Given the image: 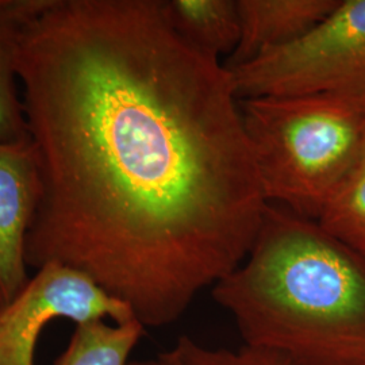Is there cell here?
<instances>
[{
  "label": "cell",
  "instance_id": "cell-1",
  "mask_svg": "<svg viewBox=\"0 0 365 365\" xmlns=\"http://www.w3.org/2000/svg\"><path fill=\"white\" fill-rule=\"evenodd\" d=\"M15 66L39 182L27 267L87 276L144 327L176 322L269 206L230 71L164 0H46Z\"/></svg>",
  "mask_w": 365,
  "mask_h": 365
},
{
  "label": "cell",
  "instance_id": "cell-2",
  "mask_svg": "<svg viewBox=\"0 0 365 365\" xmlns=\"http://www.w3.org/2000/svg\"><path fill=\"white\" fill-rule=\"evenodd\" d=\"M245 345L302 365H365V257L268 206L247 259L212 289Z\"/></svg>",
  "mask_w": 365,
  "mask_h": 365
},
{
  "label": "cell",
  "instance_id": "cell-3",
  "mask_svg": "<svg viewBox=\"0 0 365 365\" xmlns=\"http://www.w3.org/2000/svg\"><path fill=\"white\" fill-rule=\"evenodd\" d=\"M264 195L318 220L365 155V110L339 95L240 101Z\"/></svg>",
  "mask_w": 365,
  "mask_h": 365
},
{
  "label": "cell",
  "instance_id": "cell-4",
  "mask_svg": "<svg viewBox=\"0 0 365 365\" xmlns=\"http://www.w3.org/2000/svg\"><path fill=\"white\" fill-rule=\"evenodd\" d=\"M240 101L365 88V0H344L300 38L229 69Z\"/></svg>",
  "mask_w": 365,
  "mask_h": 365
},
{
  "label": "cell",
  "instance_id": "cell-5",
  "mask_svg": "<svg viewBox=\"0 0 365 365\" xmlns=\"http://www.w3.org/2000/svg\"><path fill=\"white\" fill-rule=\"evenodd\" d=\"M61 318L76 325L135 319L125 303L87 276L58 264H46L10 303L0 307V365H34L39 336Z\"/></svg>",
  "mask_w": 365,
  "mask_h": 365
},
{
  "label": "cell",
  "instance_id": "cell-6",
  "mask_svg": "<svg viewBox=\"0 0 365 365\" xmlns=\"http://www.w3.org/2000/svg\"><path fill=\"white\" fill-rule=\"evenodd\" d=\"M38 191L30 141L0 143V307L10 303L30 279L26 240Z\"/></svg>",
  "mask_w": 365,
  "mask_h": 365
},
{
  "label": "cell",
  "instance_id": "cell-7",
  "mask_svg": "<svg viewBox=\"0 0 365 365\" xmlns=\"http://www.w3.org/2000/svg\"><path fill=\"white\" fill-rule=\"evenodd\" d=\"M339 0H237L241 37L227 69L300 38L331 13Z\"/></svg>",
  "mask_w": 365,
  "mask_h": 365
},
{
  "label": "cell",
  "instance_id": "cell-8",
  "mask_svg": "<svg viewBox=\"0 0 365 365\" xmlns=\"http://www.w3.org/2000/svg\"><path fill=\"white\" fill-rule=\"evenodd\" d=\"M46 0H0V143L29 141L16 75V46L22 27Z\"/></svg>",
  "mask_w": 365,
  "mask_h": 365
},
{
  "label": "cell",
  "instance_id": "cell-9",
  "mask_svg": "<svg viewBox=\"0 0 365 365\" xmlns=\"http://www.w3.org/2000/svg\"><path fill=\"white\" fill-rule=\"evenodd\" d=\"M179 33L197 51L220 60L235 52L241 37L237 0H170Z\"/></svg>",
  "mask_w": 365,
  "mask_h": 365
},
{
  "label": "cell",
  "instance_id": "cell-10",
  "mask_svg": "<svg viewBox=\"0 0 365 365\" xmlns=\"http://www.w3.org/2000/svg\"><path fill=\"white\" fill-rule=\"evenodd\" d=\"M144 330L137 319L114 325L106 321L80 324L54 365H128Z\"/></svg>",
  "mask_w": 365,
  "mask_h": 365
},
{
  "label": "cell",
  "instance_id": "cell-11",
  "mask_svg": "<svg viewBox=\"0 0 365 365\" xmlns=\"http://www.w3.org/2000/svg\"><path fill=\"white\" fill-rule=\"evenodd\" d=\"M317 222L329 235L365 257V155Z\"/></svg>",
  "mask_w": 365,
  "mask_h": 365
},
{
  "label": "cell",
  "instance_id": "cell-12",
  "mask_svg": "<svg viewBox=\"0 0 365 365\" xmlns=\"http://www.w3.org/2000/svg\"><path fill=\"white\" fill-rule=\"evenodd\" d=\"M157 360L161 365H302L283 353L244 345L238 351L212 349L182 336Z\"/></svg>",
  "mask_w": 365,
  "mask_h": 365
},
{
  "label": "cell",
  "instance_id": "cell-13",
  "mask_svg": "<svg viewBox=\"0 0 365 365\" xmlns=\"http://www.w3.org/2000/svg\"><path fill=\"white\" fill-rule=\"evenodd\" d=\"M339 96L345 99L346 102L352 103L353 106L365 110V88H361L359 91L349 92V93H339Z\"/></svg>",
  "mask_w": 365,
  "mask_h": 365
},
{
  "label": "cell",
  "instance_id": "cell-14",
  "mask_svg": "<svg viewBox=\"0 0 365 365\" xmlns=\"http://www.w3.org/2000/svg\"><path fill=\"white\" fill-rule=\"evenodd\" d=\"M128 365H161L158 360H144V361H130Z\"/></svg>",
  "mask_w": 365,
  "mask_h": 365
}]
</instances>
